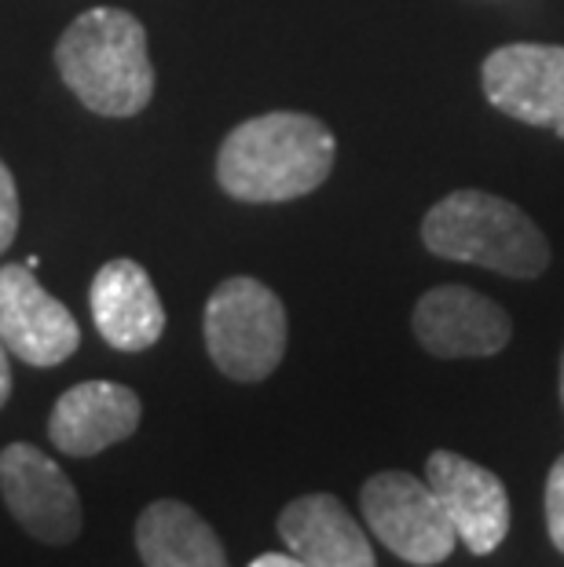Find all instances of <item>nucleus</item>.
Wrapping results in <instances>:
<instances>
[{
    "label": "nucleus",
    "instance_id": "nucleus-3",
    "mask_svg": "<svg viewBox=\"0 0 564 567\" xmlns=\"http://www.w3.org/2000/svg\"><path fill=\"white\" fill-rule=\"evenodd\" d=\"M422 243L440 260L473 264L506 279H539L550 268V243L513 202L488 190H451L422 220Z\"/></svg>",
    "mask_w": 564,
    "mask_h": 567
},
{
    "label": "nucleus",
    "instance_id": "nucleus-11",
    "mask_svg": "<svg viewBox=\"0 0 564 567\" xmlns=\"http://www.w3.org/2000/svg\"><path fill=\"white\" fill-rule=\"evenodd\" d=\"M95 330L117 352H147L165 333V308L151 275L136 260L114 257L95 271L92 289Z\"/></svg>",
    "mask_w": 564,
    "mask_h": 567
},
{
    "label": "nucleus",
    "instance_id": "nucleus-13",
    "mask_svg": "<svg viewBox=\"0 0 564 567\" xmlns=\"http://www.w3.org/2000/svg\"><path fill=\"white\" fill-rule=\"evenodd\" d=\"M279 538L305 567H378L367 530L334 494H301L279 513Z\"/></svg>",
    "mask_w": 564,
    "mask_h": 567
},
{
    "label": "nucleus",
    "instance_id": "nucleus-2",
    "mask_svg": "<svg viewBox=\"0 0 564 567\" xmlns=\"http://www.w3.org/2000/svg\"><path fill=\"white\" fill-rule=\"evenodd\" d=\"M66 89L103 117H136L154 95L147 30L122 8H92L55 44Z\"/></svg>",
    "mask_w": 564,
    "mask_h": 567
},
{
    "label": "nucleus",
    "instance_id": "nucleus-20",
    "mask_svg": "<svg viewBox=\"0 0 564 567\" xmlns=\"http://www.w3.org/2000/svg\"><path fill=\"white\" fill-rule=\"evenodd\" d=\"M554 132H557V136H561V140H564V125H557V128H554Z\"/></svg>",
    "mask_w": 564,
    "mask_h": 567
},
{
    "label": "nucleus",
    "instance_id": "nucleus-14",
    "mask_svg": "<svg viewBox=\"0 0 564 567\" xmlns=\"http://www.w3.org/2000/svg\"><path fill=\"white\" fill-rule=\"evenodd\" d=\"M136 549L147 567H232L217 530L176 498H158L140 513Z\"/></svg>",
    "mask_w": 564,
    "mask_h": 567
},
{
    "label": "nucleus",
    "instance_id": "nucleus-10",
    "mask_svg": "<svg viewBox=\"0 0 564 567\" xmlns=\"http://www.w3.org/2000/svg\"><path fill=\"white\" fill-rule=\"evenodd\" d=\"M425 484L473 557H488L502 546L510 530V494L491 468L454 451H433L425 462Z\"/></svg>",
    "mask_w": 564,
    "mask_h": 567
},
{
    "label": "nucleus",
    "instance_id": "nucleus-1",
    "mask_svg": "<svg viewBox=\"0 0 564 567\" xmlns=\"http://www.w3.org/2000/svg\"><path fill=\"white\" fill-rule=\"evenodd\" d=\"M338 140L311 114L271 111L235 125L217 151V184L249 205L294 202L327 184Z\"/></svg>",
    "mask_w": 564,
    "mask_h": 567
},
{
    "label": "nucleus",
    "instance_id": "nucleus-9",
    "mask_svg": "<svg viewBox=\"0 0 564 567\" xmlns=\"http://www.w3.org/2000/svg\"><path fill=\"white\" fill-rule=\"evenodd\" d=\"M411 330L437 359H488L510 344L513 322L495 300L470 286H433L414 305Z\"/></svg>",
    "mask_w": 564,
    "mask_h": 567
},
{
    "label": "nucleus",
    "instance_id": "nucleus-4",
    "mask_svg": "<svg viewBox=\"0 0 564 567\" xmlns=\"http://www.w3.org/2000/svg\"><path fill=\"white\" fill-rule=\"evenodd\" d=\"M202 333H206L209 359L224 378L254 384L271 378L283 363L290 322L275 289L249 275H235L209 293Z\"/></svg>",
    "mask_w": 564,
    "mask_h": 567
},
{
    "label": "nucleus",
    "instance_id": "nucleus-18",
    "mask_svg": "<svg viewBox=\"0 0 564 567\" xmlns=\"http://www.w3.org/2000/svg\"><path fill=\"white\" fill-rule=\"evenodd\" d=\"M8 395H11V367H8V348L0 341V406L8 403Z\"/></svg>",
    "mask_w": 564,
    "mask_h": 567
},
{
    "label": "nucleus",
    "instance_id": "nucleus-19",
    "mask_svg": "<svg viewBox=\"0 0 564 567\" xmlns=\"http://www.w3.org/2000/svg\"><path fill=\"white\" fill-rule=\"evenodd\" d=\"M561 406H564V352H561Z\"/></svg>",
    "mask_w": 564,
    "mask_h": 567
},
{
    "label": "nucleus",
    "instance_id": "nucleus-5",
    "mask_svg": "<svg viewBox=\"0 0 564 567\" xmlns=\"http://www.w3.org/2000/svg\"><path fill=\"white\" fill-rule=\"evenodd\" d=\"M359 509L381 546L414 567L443 564L459 542L433 487L414 473H375L359 491Z\"/></svg>",
    "mask_w": 564,
    "mask_h": 567
},
{
    "label": "nucleus",
    "instance_id": "nucleus-12",
    "mask_svg": "<svg viewBox=\"0 0 564 567\" xmlns=\"http://www.w3.org/2000/svg\"><path fill=\"white\" fill-rule=\"evenodd\" d=\"M140 395L117 381H81L66 389L48 417V440L70 457H92L129 440L140 425Z\"/></svg>",
    "mask_w": 564,
    "mask_h": 567
},
{
    "label": "nucleus",
    "instance_id": "nucleus-16",
    "mask_svg": "<svg viewBox=\"0 0 564 567\" xmlns=\"http://www.w3.org/2000/svg\"><path fill=\"white\" fill-rule=\"evenodd\" d=\"M19 231V187L11 168L0 162V252H8V246L16 243Z\"/></svg>",
    "mask_w": 564,
    "mask_h": 567
},
{
    "label": "nucleus",
    "instance_id": "nucleus-8",
    "mask_svg": "<svg viewBox=\"0 0 564 567\" xmlns=\"http://www.w3.org/2000/svg\"><path fill=\"white\" fill-rule=\"evenodd\" d=\"M488 103L535 128L564 125V48L502 44L480 66Z\"/></svg>",
    "mask_w": 564,
    "mask_h": 567
},
{
    "label": "nucleus",
    "instance_id": "nucleus-6",
    "mask_svg": "<svg viewBox=\"0 0 564 567\" xmlns=\"http://www.w3.org/2000/svg\"><path fill=\"white\" fill-rule=\"evenodd\" d=\"M0 494L16 524L44 546H66L81 535L85 513L74 484L33 443H11L0 451Z\"/></svg>",
    "mask_w": 564,
    "mask_h": 567
},
{
    "label": "nucleus",
    "instance_id": "nucleus-7",
    "mask_svg": "<svg viewBox=\"0 0 564 567\" xmlns=\"http://www.w3.org/2000/svg\"><path fill=\"white\" fill-rule=\"evenodd\" d=\"M0 341L30 367H59L78 352L81 326L38 282L30 264L0 268Z\"/></svg>",
    "mask_w": 564,
    "mask_h": 567
},
{
    "label": "nucleus",
    "instance_id": "nucleus-15",
    "mask_svg": "<svg viewBox=\"0 0 564 567\" xmlns=\"http://www.w3.org/2000/svg\"><path fill=\"white\" fill-rule=\"evenodd\" d=\"M546 530L550 542L564 553V454L550 465L546 476Z\"/></svg>",
    "mask_w": 564,
    "mask_h": 567
},
{
    "label": "nucleus",
    "instance_id": "nucleus-17",
    "mask_svg": "<svg viewBox=\"0 0 564 567\" xmlns=\"http://www.w3.org/2000/svg\"><path fill=\"white\" fill-rule=\"evenodd\" d=\"M249 567H305L294 553H260L257 560H249Z\"/></svg>",
    "mask_w": 564,
    "mask_h": 567
}]
</instances>
